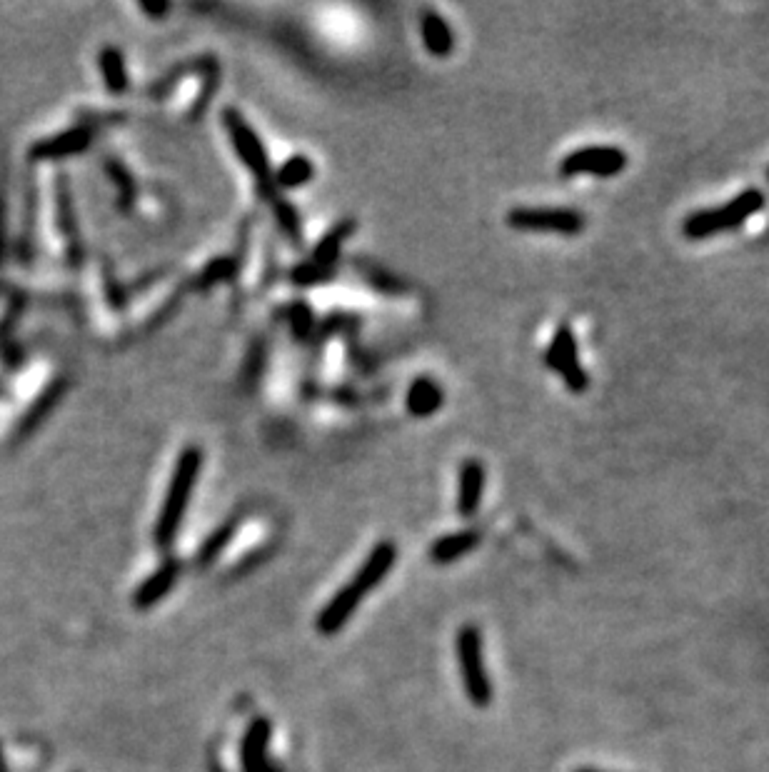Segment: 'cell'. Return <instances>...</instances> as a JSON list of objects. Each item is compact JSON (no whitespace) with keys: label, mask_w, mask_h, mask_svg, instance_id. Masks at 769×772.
Masks as SVG:
<instances>
[{"label":"cell","mask_w":769,"mask_h":772,"mask_svg":"<svg viewBox=\"0 0 769 772\" xmlns=\"http://www.w3.org/2000/svg\"><path fill=\"white\" fill-rule=\"evenodd\" d=\"M397 560V548L390 540H383L373 548V553L368 555V560L363 563V568L353 575L350 585H345L343 590L335 593V598L320 610L318 620H315V628L323 635L338 633L340 628H345L353 613L358 610V605L363 603L365 595L373 593L380 583L385 580V575L390 573L392 565Z\"/></svg>","instance_id":"1"},{"label":"cell","mask_w":769,"mask_h":772,"mask_svg":"<svg viewBox=\"0 0 769 772\" xmlns=\"http://www.w3.org/2000/svg\"><path fill=\"white\" fill-rule=\"evenodd\" d=\"M767 208V195L760 188H747L737 193L735 198L727 200L725 205L715 208H702L687 215L682 220V235L687 240H705L712 235L732 233L747 225V220L755 218L757 213Z\"/></svg>","instance_id":"2"},{"label":"cell","mask_w":769,"mask_h":772,"mask_svg":"<svg viewBox=\"0 0 769 772\" xmlns=\"http://www.w3.org/2000/svg\"><path fill=\"white\" fill-rule=\"evenodd\" d=\"M200 468H203V453L195 445H190V448H185L178 455L163 508H160L158 523H155V543H158V548H170V543L178 535L185 513H188L190 495H193Z\"/></svg>","instance_id":"3"},{"label":"cell","mask_w":769,"mask_h":772,"mask_svg":"<svg viewBox=\"0 0 769 772\" xmlns=\"http://www.w3.org/2000/svg\"><path fill=\"white\" fill-rule=\"evenodd\" d=\"M457 665H460L462 685L475 708H487L492 700L490 675L485 668V650H482V635L475 625H465L457 630L455 640Z\"/></svg>","instance_id":"4"},{"label":"cell","mask_w":769,"mask_h":772,"mask_svg":"<svg viewBox=\"0 0 769 772\" xmlns=\"http://www.w3.org/2000/svg\"><path fill=\"white\" fill-rule=\"evenodd\" d=\"M223 125L230 135V143H233L235 153H238L240 163L250 170V173L258 178V185L263 193L275 190L273 183V170H270V158L268 150H265L263 140L258 138L253 128H250L248 120L238 113V110L228 108L223 110Z\"/></svg>","instance_id":"5"},{"label":"cell","mask_w":769,"mask_h":772,"mask_svg":"<svg viewBox=\"0 0 769 772\" xmlns=\"http://www.w3.org/2000/svg\"><path fill=\"white\" fill-rule=\"evenodd\" d=\"M507 225L525 233L580 235L587 220L575 208H512L507 213Z\"/></svg>","instance_id":"6"},{"label":"cell","mask_w":769,"mask_h":772,"mask_svg":"<svg viewBox=\"0 0 769 772\" xmlns=\"http://www.w3.org/2000/svg\"><path fill=\"white\" fill-rule=\"evenodd\" d=\"M542 360L552 373L560 375L570 393H585L590 388V373L582 368L580 353H577V338L570 325H560L555 330Z\"/></svg>","instance_id":"7"},{"label":"cell","mask_w":769,"mask_h":772,"mask_svg":"<svg viewBox=\"0 0 769 772\" xmlns=\"http://www.w3.org/2000/svg\"><path fill=\"white\" fill-rule=\"evenodd\" d=\"M627 153L617 145H585L572 150L560 163L562 178L595 175V178H615L627 168Z\"/></svg>","instance_id":"8"},{"label":"cell","mask_w":769,"mask_h":772,"mask_svg":"<svg viewBox=\"0 0 769 772\" xmlns=\"http://www.w3.org/2000/svg\"><path fill=\"white\" fill-rule=\"evenodd\" d=\"M90 140H93V133L90 128H70L65 133L53 135V138L38 140V143L30 148V158L33 160H60V158H70V155H78L83 150L90 148Z\"/></svg>","instance_id":"9"},{"label":"cell","mask_w":769,"mask_h":772,"mask_svg":"<svg viewBox=\"0 0 769 772\" xmlns=\"http://www.w3.org/2000/svg\"><path fill=\"white\" fill-rule=\"evenodd\" d=\"M485 465L480 460L470 458L462 463L460 475H457V513L470 518L477 513L485 493Z\"/></svg>","instance_id":"10"},{"label":"cell","mask_w":769,"mask_h":772,"mask_svg":"<svg viewBox=\"0 0 769 772\" xmlns=\"http://www.w3.org/2000/svg\"><path fill=\"white\" fill-rule=\"evenodd\" d=\"M270 720L258 718L248 728L243 740V768L245 772H278L268 760V745H270Z\"/></svg>","instance_id":"11"},{"label":"cell","mask_w":769,"mask_h":772,"mask_svg":"<svg viewBox=\"0 0 769 772\" xmlns=\"http://www.w3.org/2000/svg\"><path fill=\"white\" fill-rule=\"evenodd\" d=\"M178 575H180V563L175 558H170L168 563L160 565V568L155 570V573L150 575L145 583H140L138 590H135V595H133L135 608L148 610V608H153V605H158L160 600H163L165 595L173 590Z\"/></svg>","instance_id":"12"},{"label":"cell","mask_w":769,"mask_h":772,"mask_svg":"<svg viewBox=\"0 0 769 772\" xmlns=\"http://www.w3.org/2000/svg\"><path fill=\"white\" fill-rule=\"evenodd\" d=\"M442 403H445V393H442L440 385L432 378H427V375L415 378L410 388H407V413L415 415V418H430V415H435L437 410L442 408Z\"/></svg>","instance_id":"13"},{"label":"cell","mask_w":769,"mask_h":772,"mask_svg":"<svg viewBox=\"0 0 769 772\" xmlns=\"http://www.w3.org/2000/svg\"><path fill=\"white\" fill-rule=\"evenodd\" d=\"M420 30L427 53L435 55V58H447V55L455 50V33H452V28L447 25V20L442 18V15H437L435 10H425V13H422Z\"/></svg>","instance_id":"14"},{"label":"cell","mask_w":769,"mask_h":772,"mask_svg":"<svg viewBox=\"0 0 769 772\" xmlns=\"http://www.w3.org/2000/svg\"><path fill=\"white\" fill-rule=\"evenodd\" d=\"M480 545V533L477 530H460V533H450L437 538L430 545V560L435 565H450L460 560L462 555L472 553Z\"/></svg>","instance_id":"15"},{"label":"cell","mask_w":769,"mask_h":772,"mask_svg":"<svg viewBox=\"0 0 769 772\" xmlns=\"http://www.w3.org/2000/svg\"><path fill=\"white\" fill-rule=\"evenodd\" d=\"M355 228H358V223L350 218L343 220V223L333 225V228H330L328 233L323 235V240L315 245L313 258L310 260L318 265H323V268H335V265H338V258H340V250H343V243L355 233Z\"/></svg>","instance_id":"16"},{"label":"cell","mask_w":769,"mask_h":772,"mask_svg":"<svg viewBox=\"0 0 769 772\" xmlns=\"http://www.w3.org/2000/svg\"><path fill=\"white\" fill-rule=\"evenodd\" d=\"M98 68L103 75L105 88L113 95H120L128 90V68H125V55L115 45H105L98 53Z\"/></svg>","instance_id":"17"},{"label":"cell","mask_w":769,"mask_h":772,"mask_svg":"<svg viewBox=\"0 0 769 772\" xmlns=\"http://www.w3.org/2000/svg\"><path fill=\"white\" fill-rule=\"evenodd\" d=\"M313 175H315V165L308 155H290V158L278 168L273 183L275 188L293 190V188H303V185H308L310 180H313Z\"/></svg>","instance_id":"18"},{"label":"cell","mask_w":769,"mask_h":772,"mask_svg":"<svg viewBox=\"0 0 769 772\" xmlns=\"http://www.w3.org/2000/svg\"><path fill=\"white\" fill-rule=\"evenodd\" d=\"M265 195H268V200L273 203V213H275V218H278L280 230H283V233L288 235V238L293 240L295 245H300V240H303V223H300L298 210H295L293 205L288 203V200L280 198L275 190H270V193H265Z\"/></svg>","instance_id":"19"},{"label":"cell","mask_w":769,"mask_h":772,"mask_svg":"<svg viewBox=\"0 0 769 772\" xmlns=\"http://www.w3.org/2000/svg\"><path fill=\"white\" fill-rule=\"evenodd\" d=\"M235 528H238V523H235V520H230V523L220 525V528L215 530V533L210 535L208 540H205L203 548H200V553H198V565H203V568H205V565L215 563V558H218V555L223 553L225 548H228L230 540H233Z\"/></svg>","instance_id":"20"},{"label":"cell","mask_w":769,"mask_h":772,"mask_svg":"<svg viewBox=\"0 0 769 772\" xmlns=\"http://www.w3.org/2000/svg\"><path fill=\"white\" fill-rule=\"evenodd\" d=\"M63 390H65V380H55V383L50 385V388L45 390L43 395H40L38 403H35L33 408L28 410V415H25V420H23V428H20V430H23V433L33 430L35 425H38L40 420H43L45 415H48V410L53 408L55 403H58V398H60V393H63Z\"/></svg>","instance_id":"21"},{"label":"cell","mask_w":769,"mask_h":772,"mask_svg":"<svg viewBox=\"0 0 769 772\" xmlns=\"http://www.w3.org/2000/svg\"><path fill=\"white\" fill-rule=\"evenodd\" d=\"M105 170H108V175H110V178H113L115 188H118L120 208L128 210L130 205H133V200H135L133 175H130L128 168H125L123 163H118V160H115V158H108V163H105Z\"/></svg>","instance_id":"22"},{"label":"cell","mask_w":769,"mask_h":772,"mask_svg":"<svg viewBox=\"0 0 769 772\" xmlns=\"http://www.w3.org/2000/svg\"><path fill=\"white\" fill-rule=\"evenodd\" d=\"M335 268H323V265L313 263V260H308V263H300L298 268L293 270V283L295 285H303V288H310V285H320V283H328L330 278H333Z\"/></svg>","instance_id":"23"},{"label":"cell","mask_w":769,"mask_h":772,"mask_svg":"<svg viewBox=\"0 0 769 772\" xmlns=\"http://www.w3.org/2000/svg\"><path fill=\"white\" fill-rule=\"evenodd\" d=\"M233 273H235V260L215 258L213 263H208V268L200 273L198 288H210V285L220 283V280H228Z\"/></svg>","instance_id":"24"},{"label":"cell","mask_w":769,"mask_h":772,"mask_svg":"<svg viewBox=\"0 0 769 772\" xmlns=\"http://www.w3.org/2000/svg\"><path fill=\"white\" fill-rule=\"evenodd\" d=\"M290 318H293V330L298 338H305V335L313 330V313H310L308 305H303V303L293 305V313H290Z\"/></svg>","instance_id":"25"},{"label":"cell","mask_w":769,"mask_h":772,"mask_svg":"<svg viewBox=\"0 0 769 772\" xmlns=\"http://www.w3.org/2000/svg\"><path fill=\"white\" fill-rule=\"evenodd\" d=\"M263 365H265V350L260 348V345H255L253 353H250V363H248V370H245V378L253 383V380L258 378L260 370H263Z\"/></svg>","instance_id":"26"},{"label":"cell","mask_w":769,"mask_h":772,"mask_svg":"<svg viewBox=\"0 0 769 772\" xmlns=\"http://www.w3.org/2000/svg\"><path fill=\"white\" fill-rule=\"evenodd\" d=\"M140 10L160 18V15H165L170 10V3H150V0H140Z\"/></svg>","instance_id":"27"},{"label":"cell","mask_w":769,"mask_h":772,"mask_svg":"<svg viewBox=\"0 0 769 772\" xmlns=\"http://www.w3.org/2000/svg\"><path fill=\"white\" fill-rule=\"evenodd\" d=\"M577 772H602V770H592V768H585V770H577Z\"/></svg>","instance_id":"28"},{"label":"cell","mask_w":769,"mask_h":772,"mask_svg":"<svg viewBox=\"0 0 769 772\" xmlns=\"http://www.w3.org/2000/svg\"><path fill=\"white\" fill-rule=\"evenodd\" d=\"M767 178H769V168H767Z\"/></svg>","instance_id":"29"}]
</instances>
